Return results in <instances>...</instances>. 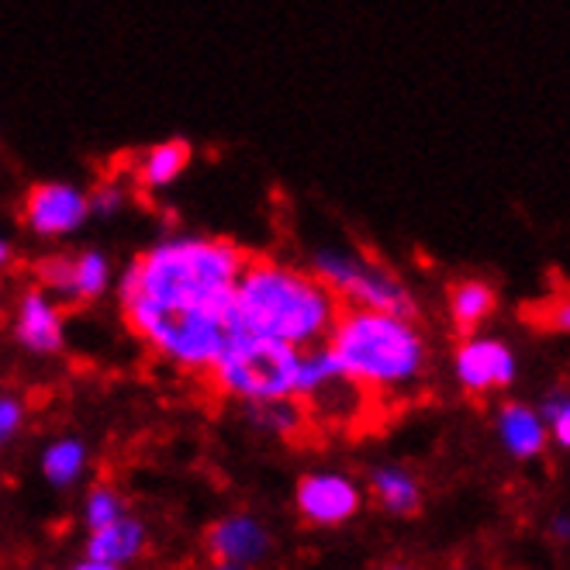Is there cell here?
Returning a JSON list of instances; mask_svg holds the SVG:
<instances>
[{"mask_svg":"<svg viewBox=\"0 0 570 570\" xmlns=\"http://www.w3.org/2000/svg\"><path fill=\"white\" fill-rule=\"evenodd\" d=\"M249 253L225 236L174 232L115 277L118 312L136 340L180 374L205 377L239 332L236 281Z\"/></svg>","mask_w":570,"mask_h":570,"instance_id":"1","label":"cell"},{"mask_svg":"<svg viewBox=\"0 0 570 570\" xmlns=\"http://www.w3.org/2000/svg\"><path fill=\"white\" fill-rule=\"evenodd\" d=\"M343 312L335 297L308 266H294L274 256H249L236 281V318L243 332L271 335L287 346H318Z\"/></svg>","mask_w":570,"mask_h":570,"instance_id":"2","label":"cell"},{"mask_svg":"<svg viewBox=\"0 0 570 570\" xmlns=\"http://www.w3.org/2000/svg\"><path fill=\"white\" fill-rule=\"evenodd\" d=\"M325 346L353 384L381 397L415 391L432 366L429 335L415 315L343 308Z\"/></svg>","mask_w":570,"mask_h":570,"instance_id":"3","label":"cell"},{"mask_svg":"<svg viewBox=\"0 0 570 570\" xmlns=\"http://www.w3.org/2000/svg\"><path fill=\"white\" fill-rule=\"evenodd\" d=\"M297 346H287L271 335L256 332H236L205 374L212 387L239 405H259L274 397H294V377H297Z\"/></svg>","mask_w":570,"mask_h":570,"instance_id":"4","label":"cell"},{"mask_svg":"<svg viewBox=\"0 0 570 570\" xmlns=\"http://www.w3.org/2000/svg\"><path fill=\"white\" fill-rule=\"evenodd\" d=\"M308 271L343 301V308H374L419 318L415 291L374 256L343 246H318L308 256Z\"/></svg>","mask_w":570,"mask_h":570,"instance_id":"5","label":"cell"},{"mask_svg":"<svg viewBox=\"0 0 570 570\" xmlns=\"http://www.w3.org/2000/svg\"><path fill=\"white\" fill-rule=\"evenodd\" d=\"M115 263L94 246L46 253L36 263V284L49 291L62 308H83L115 287Z\"/></svg>","mask_w":570,"mask_h":570,"instance_id":"6","label":"cell"},{"mask_svg":"<svg viewBox=\"0 0 570 570\" xmlns=\"http://www.w3.org/2000/svg\"><path fill=\"white\" fill-rule=\"evenodd\" d=\"M450 366H453L456 387L471 397L501 394L519 381L515 346L509 340H501V335H488V332L460 335Z\"/></svg>","mask_w":570,"mask_h":570,"instance_id":"7","label":"cell"},{"mask_svg":"<svg viewBox=\"0 0 570 570\" xmlns=\"http://www.w3.org/2000/svg\"><path fill=\"white\" fill-rule=\"evenodd\" d=\"M90 218V190L70 180L31 184L28 194L21 197V222L42 243L77 236Z\"/></svg>","mask_w":570,"mask_h":570,"instance_id":"8","label":"cell"},{"mask_svg":"<svg viewBox=\"0 0 570 570\" xmlns=\"http://www.w3.org/2000/svg\"><path fill=\"white\" fill-rule=\"evenodd\" d=\"M366 488L343 471H312L294 488V509L301 522L315 529H340L363 512Z\"/></svg>","mask_w":570,"mask_h":570,"instance_id":"9","label":"cell"},{"mask_svg":"<svg viewBox=\"0 0 570 570\" xmlns=\"http://www.w3.org/2000/svg\"><path fill=\"white\" fill-rule=\"evenodd\" d=\"M11 332L21 350L36 356H56L66 346V308L49 291L31 284L18 294Z\"/></svg>","mask_w":570,"mask_h":570,"instance_id":"10","label":"cell"},{"mask_svg":"<svg viewBox=\"0 0 570 570\" xmlns=\"http://www.w3.org/2000/svg\"><path fill=\"white\" fill-rule=\"evenodd\" d=\"M274 550V535L256 515L249 512H232L208 525L205 532V553L212 563H243L259 567Z\"/></svg>","mask_w":570,"mask_h":570,"instance_id":"11","label":"cell"},{"mask_svg":"<svg viewBox=\"0 0 570 570\" xmlns=\"http://www.w3.org/2000/svg\"><path fill=\"white\" fill-rule=\"evenodd\" d=\"M494 435L498 446L505 450V456L529 463L540 460L550 450V432L540 415V409L529 401H501L494 409Z\"/></svg>","mask_w":570,"mask_h":570,"instance_id":"12","label":"cell"},{"mask_svg":"<svg viewBox=\"0 0 570 570\" xmlns=\"http://www.w3.org/2000/svg\"><path fill=\"white\" fill-rule=\"evenodd\" d=\"M366 494L377 501V509H384L394 519H412L425 505L422 481L401 463H377L366 474Z\"/></svg>","mask_w":570,"mask_h":570,"instance_id":"13","label":"cell"},{"mask_svg":"<svg viewBox=\"0 0 570 570\" xmlns=\"http://www.w3.org/2000/svg\"><path fill=\"white\" fill-rule=\"evenodd\" d=\"M190 159H194V146L187 139L153 142L149 149H142L136 159H131V187H139V190H166V187L177 184L187 174Z\"/></svg>","mask_w":570,"mask_h":570,"instance_id":"14","label":"cell"},{"mask_svg":"<svg viewBox=\"0 0 570 570\" xmlns=\"http://www.w3.org/2000/svg\"><path fill=\"white\" fill-rule=\"evenodd\" d=\"M146 547H149V529L131 512H125L121 519L100 525V529H90V535H87V557L115 563V567L136 563L146 553Z\"/></svg>","mask_w":570,"mask_h":570,"instance_id":"15","label":"cell"},{"mask_svg":"<svg viewBox=\"0 0 570 570\" xmlns=\"http://www.w3.org/2000/svg\"><path fill=\"white\" fill-rule=\"evenodd\" d=\"M498 312V287L484 277H460L446 287V315L460 335L481 332Z\"/></svg>","mask_w":570,"mask_h":570,"instance_id":"16","label":"cell"},{"mask_svg":"<svg viewBox=\"0 0 570 570\" xmlns=\"http://www.w3.org/2000/svg\"><path fill=\"white\" fill-rule=\"evenodd\" d=\"M87 466H90V450L77 435H59V440H52L39 456V471L46 484L59 491L77 488L87 478Z\"/></svg>","mask_w":570,"mask_h":570,"instance_id":"17","label":"cell"},{"mask_svg":"<svg viewBox=\"0 0 570 570\" xmlns=\"http://www.w3.org/2000/svg\"><path fill=\"white\" fill-rule=\"evenodd\" d=\"M249 422L266 432V435H277V440H294L308 429V409L301 397H274V401H259V405H246Z\"/></svg>","mask_w":570,"mask_h":570,"instance_id":"18","label":"cell"},{"mask_svg":"<svg viewBox=\"0 0 570 570\" xmlns=\"http://www.w3.org/2000/svg\"><path fill=\"white\" fill-rule=\"evenodd\" d=\"M540 415L547 422V432H550V446L570 453V387H553L543 394L540 405Z\"/></svg>","mask_w":570,"mask_h":570,"instance_id":"19","label":"cell"},{"mask_svg":"<svg viewBox=\"0 0 570 570\" xmlns=\"http://www.w3.org/2000/svg\"><path fill=\"white\" fill-rule=\"evenodd\" d=\"M128 512L125 498L111 488V484H94L83 498V522L87 529H100L115 519H121Z\"/></svg>","mask_w":570,"mask_h":570,"instance_id":"20","label":"cell"},{"mask_svg":"<svg viewBox=\"0 0 570 570\" xmlns=\"http://www.w3.org/2000/svg\"><path fill=\"white\" fill-rule=\"evenodd\" d=\"M131 184H121V180H100L94 190H90V215L94 218H115L125 212L128 197H131Z\"/></svg>","mask_w":570,"mask_h":570,"instance_id":"21","label":"cell"},{"mask_svg":"<svg viewBox=\"0 0 570 570\" xmlns=\"http://www.w3.org/2000/svg\"><path fill=\"white\" fill-rule=\"evenodd\" d=\"M24 422H28L24 397H18L14 391H0V450H8L18 440Z\"/></svg>","mask_w":570,"mask_h":570,"instance_id":"22","label":"cell"},{"mask_svg":"<svg viewBox=\"0 0 570 570\" xmlns=\"http://www.w3.org/2000/svg\"><path fill=\"white\" fill-rule=\"evenodd\" d=\"M540 325L553 335H570V291L540 301Z\"/></svg>","mask_w":570,"mask_h":570,"instance_id":"23","label":"cell"},{"mask_svg":"<svg viewBox=\"0 0 570 570\" xmlns=\"http://www.w3.org/2000/svg\"><path fill=\"white\" fill-rule=\"evenodd\" d=\"M547 535L553 543H570V515L567 512H557L550 522H547Z\"/></svg>","mask_w":570,"mask_h":570,"instance_id":"24","label":"cell"},{"mask_svg":"<svg viewBox=\"0 0 570 570\" xmlns=\"http://www.w3.org/2000/svg\"><path fill=\"white\" fill-rule=\"evenodd\" d=\"M70 570H125V567H115V563H105V560H94V557H83L77 560Z\"/></svg>","mask_w":570,"mask_h":570,"instance_id":"25","label":"cell"},{"mask_svg":"<svg viewBox=\"0 0 570 570\" xmlns=\"http://www.w3.org/2000/svg\"><path fill=\"white\" fill-rule=\"evenodd\" d=\"M11 259H14V246L8 243V236H4V232H0V274L8 271V266H11Z\"/></svg>","mask_w":570,"mask_h":570,"instance_id":"26","label":"cell"},{"mask_svg":"<svg viewBox=\"0 0 570 570\" xmlns=\"http://www.w3.org/2000/svg\"><path fill=\"white\" fill-rule=\"evenodd\" d=\"M212 570H253V567H243V563H212Z\"/></svg>","mask_w":570,"mask_h":570,"instance_id":"27","label":"cell"},{"mask_svg":"<svg viewBox=\"0 0 570 570\" xmlns=\"http://www.w3.org/2000/svg\"><path fill=\"white\" fill-rule=\"evenodd\" d=\"M387 570H415V567H409V563H394V567H387Z\"/></svg>","mask_w":570,"mask_h":570,"instance_id":"28","label":"cell"},{"mask_svg":"<svg viewBox=\"0 0 570 570\" xmlns=\"http://www.w3.org/2000/svg\"><path fill=\"white\" fill-rule=\"evenodd\" d=\"M456 570H474V567H456Z\"/></svg>","mask_w":570,"mask_h":570,"instance_id":"29","label":"cell"}]
</instances>
